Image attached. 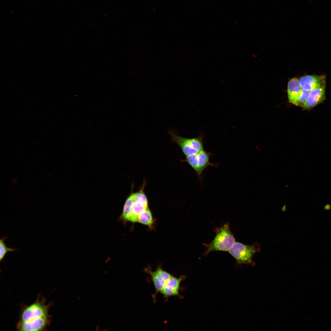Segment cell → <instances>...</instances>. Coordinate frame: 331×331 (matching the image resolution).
<instances>
[{
    "mask_svg": "<svg viewBox=\"0 0 331 331\" xmlns=\"http://www.w3.org/2000/svg\"><path fill=\"white\" fill-rule=\"evenodd\" d=\"M235 242L229 223H225L217 229L214 239L209 244L206 245V249L204 255H207L214 251L228 252Z\"/></svg>",
    "mask_w": 331,
    "mask_h": 331,
    "instance_id": "1",
    "label": "cell"
},
{
    "mask_svg": "<svg viewBox=\"0 0 331 331\" xmlns=\"http://www.w3.org/2000/svg\"><path fill=\"white\" fill-rule=\"evenodd\" d=\"M260 251V245L257 243L249 245L235 242L228 252L238 264L253 265V257Z\"/></svg>",
    "mask_w": 331,
    "mask_h": 331,
    "instance_id": "2",
    "label": "cell"
},
{
    "mask_svg": "<svg viewBox=\"0 0 331 331\" xmlns=\"http://www.w3.org/2000/svg\"><path fill=\"white\" fill-rule=\"evenodd\" d=\"M169 133L172 141L180 147L186 156L204 150L203 137L201 135L195 138H187L178 135L173 130H169Z\"/></svg>",
    "mask_w": 331,
    "mask_h": 331,
    "instance_id": "3",
    "label": "cell"
},
{
    "mask_svg": "<svg viewBox=\"0 0 331 331\" xmlns=\"http://www.w3.org/2000/svg\"><path fill=\"white\" fill-rule=\"evenodd\" d=\"M40 297L39 296L33 303L24 307L19 321L26 322L49 316L48 310L50 304H46L45 299L43 297L40 299Z\"/></svg>",
    "mask_w": 331,
    "mask_h": 331,
    "instance_id": "4",
    "label": "cell"
},
{
    "mask_svg": "<svg viewBox=\"0 0 331 331\" xmlns=\"http://www.w3.org/2000/svg\"><path fill=\"white\" fill-rule=\"evenodd\" d=\"M211 154L210 153L203 150L195 154L186 156L184 160L193 169L200 181L202 180V173L204 169L208 166H214L215 165L210 162Z\"/></svg>",
    "mask_w": 331,
    "mask_h": 331,
    "instance_id": "5",
    "label": "cell"
},
{
    "mask_svg": "<svg viewBox=\"0 0 331 331\" xmlns=\"http://www.w3.org/2000/svg\"><path fill=\"white\" fill-rule=\"evenodd\" d=\"M144 271L150 275L154 285L155 292L152 297L154 301L157 294L161 292L166 283L172 275L163 270L160 265L154 271H152L151 267L148 266L144 269Z\"/></svg>",
    "mask_w": 331,
    "mask_h": 331,
    "instance_id": "6",
    "label": "cell"
},
{
    "mask_svg": "<svg viewBox=\"0 0 331 331\" xmlns=\"http://www.w3.org/2000/svg\"><path fill=\"white\" fill-rule=\"evenodd\" d=\"M51 318L49 316L26 322L19 321L17 325L18 330L22 331H38L44 330L51 321Z\"/></svg>",
    "mask_w": 331,
    "mask_h": 331,
    "instance_id": "7",
    "label": "cell"
},
{
    "mask_svg": "<svg viewBox=\"0 0 331 331\" xmlns=\"http://www.w3.org/2000/svg\"><path fill=\"white\" fill-rule=\"evenodd\" d=\"M185 278L184 276L178 278L172 275L167 281L161 292L164 298L167 300L171 296H177L179 297L180 284Z\"/></svg>",
    "mask_w": 331,
    "mask_h": 331,
    "instance_id": "8",
    "label": "cell"
},
{
    "mask_svg": "<svg viewBox=\"0 0 331 331\" xmlns=\"http://www.w3.org/2000/svg\"><path fill=\"white\" fill-rule=\"evenodd\" d=\"M325 90L324 85L310 91L302 107L309 109L321 103L325 98Z\"/></svg>",
    "mask_w": 331,
    "mask_h": 331,
    "instance_id": "9",
    "label": "cell"
},
{
    "mask_svg": "<svg viewBox=\"0 0 331 331\" xmlns=\"http://www.w3.org/2000/svg\"><path fill=\"white\" fill-rule=\"evenodd\" d=\"M299 81L302 89L310 91L325 85V78L324 75H308L301 77Z\"/></svg>",
    "mask_w": 331,
    "mask_h": 331,
    "instance_id": "10",
    "label": "cell"
},
{
    "mask_svg": "<svg viewBox=\"0 0 331 331\" xmlns=\"http://www.w3.org/2000/svg\"><path fill=\"white\" fill-rule=\"evenodd\" d=\"M302 89L299 79L294 78L290 80L287 85V92L290 103L297 106L298 99Z\"/></svg>",
    "mask_w": 331,
    "mask_h": 331,
    "instance_id": "11",
    "label": "cell"
},
{
    "mask_svg": "<svg viewBox=\"0 0 331 331\" xmlns=\"http://www.w3.org/2000/svg\"><path fill=\"white\" fill-rule=\"evenodd\" d=\"M154 222L152 214L149 208L141 213L137 218V223L147 226L150 229L154 226Z\"/></svg>",
    "mask_w": 331,
    "mask_h": 331,
    "instance_id": "12",
    "label": "cell"
},
{
    "mask_svg": "<svg viewBox=\"0 0 331 331\" xmlns=\"http://www.w3.org/2000/svg\"><path fill=\"white\" fill-rule=\"evenodd\" d=\"M7 238L5 236L0 240V261H2L6 253L8 252H13L17 249L15 248H10L6 246L4 242L5 240Z\"/></svg>",
    "mask_w": 331,
    "mask_h": 331,
    "instance_id": "13",
    "label": "cell"
},
{
    "mask_svg": "<svg viewBox=\"0 0 331 331\" xmlns=\"http://www.w3.org/2000/svg\"><path fill=\"white\" fill-rule=\"evenodd\" d=\"M310 92L302 89L298 99L297 106H302L303 103L308 97Z\"/></svg>",
    "mask_w": 331,
    "mask_h": 331,
    "instance_id": "14",
    "label": "cell"
},
{
    "mask_svg": "<svg viewBox=\"0 0 331 331\" xmlns=\"http://www.w3.org/2000/svg\"><path fill=\"white\" fill-rule=\"evenodd\" d=\"M330 206L329 204H327L325 206V209L326 210H329L330 208Z\"/></svg>",
    "mask_w": 331,
    "mask_h": 331,
    "instance_id": "15",
    "label": "cell"
}]
</instances>
